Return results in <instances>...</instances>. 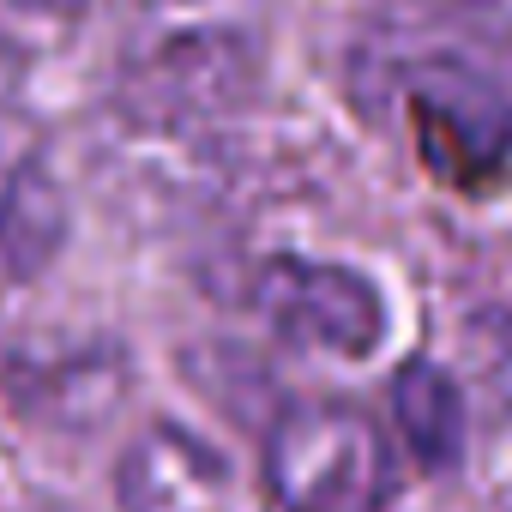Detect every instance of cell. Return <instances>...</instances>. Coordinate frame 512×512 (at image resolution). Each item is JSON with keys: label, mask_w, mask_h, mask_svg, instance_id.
Instances as JSON below:
<instances>
[{"label": "cell", "mask_w": 512, "mask_h": 512, "mask_svg": "<svg viewBox=\"0 0 512 512\" xmlns=\"http://www.w3.org/2000/svg\"><path fill=\"white\" fill-rule=\"evenodd\" d=\"M266 49V0H151L121 49L115 97L139 133L217 127L260 97Z\"/></svg>", "instance_id": "6da1fadb"}, {"label": "cell", "mask_w": 512, "mask_h": 512, "mask_svg": "<svg viewBox=\"0 0 512 512\" xmlns=\"http://www.w3.org/2000/svg\"><path fill=\"white\" fill-rule=\"evenodd\" d=\"M392 488L386 434L356 404H296L266 440L272 512H380Z\"/></svg>", "instance_id": "7a4b0ae2"}, {"label": "cell", "mask_w": 512, "mask_h": 512, "mask_svg": "<svg viewBox=\"0 0 512 512\" xmlns=\"http://www.w3.org/2000/svg\"><path fill=\"white\" fill-rule=\"evenodd\" d=\"M247 308L278 344L326 362H368L386 344V296L368 272L332 266V260H302V253H278L253 272Z\"/></svg>", "instance_id": "3957f363"}, {"label": "cell", "mask_w": 512, "mask_h": 512, "mask_svg": "<svg viewBox=\"0 0 512 512\" xmlns=\"http://www.w3.org/2000/svg\"><path fill=\"white\" fill-rule=\"evenodd\" d=\"M398 103H404L410 145H416L422 169L452 187H476V181L500 175V163L512 157L506 91L452 55L398 61Z\"/></svg>", "instance_id": "277c9868"}, {"label": "cell", "mask_w": 512, "mask_h": 512, "mask_svg": "<svg viewBox=\"0 0 512 512\" xmlns=\"http://www.w3.org/2000/svg\"><path fill=\"white\" fill-rule=\"evenodd\" d=\"M115 500L121 512H247L235 464L169 416L145 422L127 440L115 464Z\"/></svg>", "instance_id": "5b68a950"}, {"label": "cell", "mask_w": 512, "mask_h": 512, "mask_svg": "<svg viewBox=\"0 0 512 512\" xmlns=\"http://www.w3.org/2000/svg\"><path fill=\"white\" fill-rule=\"evenodd\" d=\"M67 223H73V211H67L55 169L37 157L13 163V175L0 181V272L19 284L49 272L55 253L67 247Z\"/></svg>", "instance_id": "8992f818"}, {"label": "cell", "mask_w": 512, "mask_h": 512, "mask_svg": "<svg viewBox=\"0 0 512 512\" xmlns=\"http://www.w3.org/2000/svg\"><path fill=\"white\" fill-rule=\"evenodd\" d=\"M392 416H398V434L410 440V452L428 464V470H452L464 458V434H470V416H464V392L458 380L440 368V362H404L392 374Z\"/></svg>", "instance_id": "52a82bcc"}, {"label": "cell", "mask_w": 512, "mask_h": 512, "mask_svg": "<svg viewBox=\"0 0 512 512\" xmlns=\"http://www.w3.org/2000/svg\"><path fill=\"white\" fill-rule=\"evenodd\" d=\"M73 386H85L91 398L115 404V392H121V362H115V356H97V350H85V356H55V362H43V368L13 362V392H19V404L49 410V422H73V398H67Z\"/></svg>", "instance_id": "ba28073f"}, {"label": "cell", "mask_w": 512, "mask_h": 512, "mask_svg": "<svg viewBox=\"0 0 512 512\" xmlns=\"http://www.w3.org/2000/svg\"><path fill=\"white\" fill-rule=\"evenodd\" d=\"M97 7L109 0H0V43L19 55H55L91 25Z\"/></svg>", "instance_id": "9c48e42d"}, {"label": "cell", "mask_w": 512, "mask_h": 512, "mask_svg": "<svg viewBox=\"0 0 512 512\" xmlns=\"http://www.w3.org/2000/svg\"><path fill=\"white\" fill-rule=\"evenodd\" d=\"M470 13H494V19H512V0H458Z\"/></svg>", "instance_id": "30bf717a"}]
</instances>
